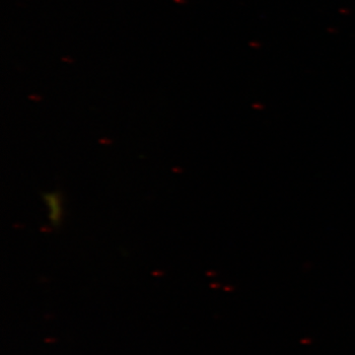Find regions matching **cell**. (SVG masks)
Instances as JSON below:
<instances>
[{
  "label": "cell",
  "mask_w": 355,
  "mask_h": 355,
  "mask_svg": "<svg viewBox=\"0 0 355 355\" xmlns=\"http://www.w3.org/2000/svg\"><path fill=\"white\" fill-rule=\"evenodd\" d=\"M44 200L48 207L49 219L51 223L58 226L62 222V198L58 193H48L44 196Z\"/></svg>",
  "instance_id": "6da1fadb"
}]
</instances>
